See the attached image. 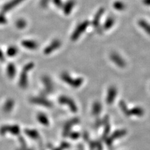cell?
Masks as SVG:
<instances>
[{"label":"cell","mask_w":150,"mask_h":150,"mask_svg":"<svg viewBox=\"0 0 150 150\" xmlns=\"http://www.w3.org/2000/svg\"><path fill=\"white\" fill-rule=\"evenodd\" d=\"M74 5V2L73 1H69L68 3H66L63 8L64 13L66 14V15H68V14L71 13Z\"/></svg>","instance_id":"4fadbf2b"},{"label":"cell","mask_w":150,"mask_h":150,"mask_svg":"<svg viewBox=\"0 0 150 150\" xmlns=\"http://www.w3.org/2000/svg\"><path fill=\"white\" fill-rule=\"evenodd\" d=\"M6 18L4 15H0V24H4L6 23Z\"/></svg>","instance_id":"d6986e66"},{"label":"cell","mask_w":150,"mask_h":150,"mask_svg":"<svg viewBox=\"0 0 150 150\" xmlns=\"http://www.w3.org/2000/svg\"><path fill=\"white\" fill-rule=\"evenodd\" d=\"M144 2L145 4L150 5V0H144Z\"/></svg>","instance_id":"cb8c5ba5"},{"label":"cell","mask_w":150,"mask_h":150,"mask_svg":"<svg viewBox=\"0 0 150 150\" xmlns=\"http://www.w3.org/2000/svg\"><path fill=\"white\" fill-rule=\"evenodd\" d=\"M49 0H41V5L43 7H46L47 6V4L48 3Z\"/></svg>","instance_id":"44dd1931"},{"label":"cell","mask_w":150,"mask_h":150,"mask_svg":"<svg viewBox=\"0 0 150 150\" xmlns=\"http://www.w3.org/2000/svg\"><path fill=\"white\" fill-rule=\"evenodd\" d=\"M7 74L8 76L13 78L14 76H15L16 74V68L15 67V65L12 63H9L7 67Z\"/></svg>","instance_id":"7c38bea8"},{"label":"cell","mask_w":150,"mask_h":150,"mask_svg":"<svg viewBox=\"0 0 150 150\" xmlns=\"http://www.w3.org/2000/svg\"><path fill=\"white\" fill-rule=\"evenodd\" d=\"M37 119L41 124L43 125L44 126H48L50 123L48 117L43 113H39L38 115Z\"/></svg>","instance_id":"30bf717a"},{"label":"cell","mask_w":150,"mask_h":150,"mask_svg":"<svg viewBox=\"0 0 150 150\" xmlns=\"http://www.w3.org/2000/svg\"><path fill=\"white\" fill-rule=\"evenodd\" d=\"M34 64L33 63H30L25 65L24 68L23 69V71L21 73L20 77V81H19V84L20 86L22 88H26L28 85V76L27 73L28 72L30 71V70L33 68Z\"/></svg>","instance_id":"6da1fadb"},{"label":"cell","mask_w":150,"mask_h":150,"mask_svg":"<svg viewBox=\"0 0 150 150\" xmlns=\"http://www.w3.org/2000/svg\"><path fill=\"white\" fill-rule=\"evenodd\" d=\"M31 102L35 104L40 105L41 106H43L45 107H51L53 106V104L48 101L47 99L43 97H34L32 98L31 99Z\"/></svg>","instance_id":"277c9868"},{"label":"cell","mask_w":150,"mask_h":150,"mask_svg":"<svg viewBox=\"0 0 150 150\" xmlns=\"http://www.w3.org/2000/svg\"><path fill=\"white\" fill-rule=\"evenodd\" d=\"M0 133L1 134L6 133H11L13 134L17 135L20 133V128L18 126H4L0 129Z\"/></svg>","instance_id":"3957f363"},{"label":"cell","mask_w":150,"mask_h":150,"mask_svg":"<svg viewBox=\"0 0 150 150\" xmlns=\"http://www.w3.org/2000/svg\"><path fill=\"white\" fill-rule=\"evenodd\" d=\"M61 76H62V79L64 82L67 83L68 84H70V85L73 87H78L79 86H80L82 81L81 79H73L71 76H69V74H68L66 73H63Z\"/></svg>","instance_id":"7a4b0ae2"},{"label":"cell","mask_w":150,"mask_h":150,"mask_svg":"<svg viewBox=\"0 0 150 150\" xmlns=\"http://www.w3.org/2000/svg\"><path fill=\"white\" fill-rule=\"evenodd\" d=\"M26 134L33 139H37L39 137V133L36 130L34 129H26L25 131Z\"/></svg>","instance_id":"5bb4252c"},{"label":"cell","mask_w":150,"mask_h":150,"mask_svg":"<svg viewBox=\"0 0 150 150\" xmlns=\"http://www.w3.org/2000/svg\"><path fill=\"white\" fill-rule=\"evenodd\" d=\"M26 150H31V149H26Z\"/></svg>","instance_id":"d4e9b609"},{"label":"cell","mask_w":150,"mask_h":150,"mask_svg":"<svg viewBox=\"0 0 150 150\" xmlns=\"http://www.w3.org/2000/svg\"><path fill=\"white\" fill-rule=\"evenodd\" d=\"M88 23L87 21L83 22V23H81V25H79L75 31H74V33H73L71 39L73 41H75L76 39L78 38V37L80 36V35L85 30V29L86 28V27L88 26Z\"/></svg>","instance_id":"5b68a950"},{"label":"cell","mask_w":150,"mask_h":150,"mask_svg":"<svg viewBox=\"0 0 150 150\" xmlns=\"http://www.w3.org/2000/svg\"><path fill=\"white\" fill-rule=\"evenodd\" d=\"M18 53V49L15 46H10L7 50V54L8 56H14Z\"/></svg>","instance_id":"2e32d148"},{"label":"cell","mask_w":150,"mask_h":150,"mask_svg":"<svg viewBox=\"0 0 150 150\" xmlns=\"http://www.w3.org/2000/svg\"><path fill=\"white\" fill-rule=\"evenodd\" d=\"M13 106H14V101L11 100H9L5 103V104H4L3 110L5 112H8L11 111Z\"/></svg>","instance_id":"9a60e30c"},{"label":"cell","mask_w":150,"mask_h":150,"mask_svg":"<svg viewBox=\"0 0 150 150\" xmlns=\"http://www.w3.org/2000/svg\"><path fill=\"white\" fill-rule=\"evenodd\" d=\"M115 7L116 9H123L124 8V6H123V4H122L121 3H115Z\"/></svg>","instance_id":"ffe728a7"},{"label":"cell","mask_w":150,"mask_h":150,"mask_svg":"<svg viewBox=\"0 0 150 150\" xmlns=\"http://www.w3.org/2000/svg\"><path fill=\"white\" fill-rule=\"evenodd\" d=\"M4 59V54H3L2 51L0 50V61H3Z\"/></svg>","instance_id":"603a6c76"},{"label":"cell","mask_w":150,"mask_h":150,"mask_svg":"<svg viewBox=\"0 0 150 150\" xmlns=\"http://www.w3.org/2000/svg\"><path fill=\"white\" fill-rule=\"evenodd\" d=\"M139 24L141 26H142V27L143 28V29H144L146 32H148V33L150 34V25L148 24V23H147L146 22H144L143 21H140Z\"/></svg>","instance_id":"ac0fdd59"},{"label":"cell","mask_w":150,"mask_h":150,"mask_svg":"<svg viewBox=\"0 0 150 150\" xmlns=\"http://www.w3.org/2000/svg\"><path fill=\"white\" fill-rule=\"evenodd\" d=\"M43 82L45 84V86L46 89V91L48 92H51L53 91V84L51 83V81L50 79L48 77H44L43 79Z\"/></svg>","instance_id":"8fae6325"},{"label":"cell","mask_w":150,"mask_h":150,"mask_svg":"<svg viewBox=\"0 0 150 150\" xmlns=\"http://www.w3.org/2000/svg\"><path fill=\"white\" fill-rule=\"evenodd\" d=\"M61 46V42L58 40H53L49 46H48L44 50V53L46 54H48L50 53H51L56 50V49H58L59 47Z\"/></svg>","instance_id":"52a82bcc"},{"label":"cell","mask_w":150,"mask_h":150,"mask_svg":"<svg viewBox=\"0 0 150 150\" xmlns=\"http://www.w3.org/2000/svg\"><path fill=\"white\" fill-rule=\"evenodd\" d=\"M22 45L25 48L30 50H35L38 48V44L36 42L31 40H24L22 41Z\"/></svg>","instance_id":"9c48e42d"},{"label":"cell","mask_w":150,"mask_h":150,"mask_svg":"<svg viewBox=\"0 0 150 150\" xmlns=\"http://www.w3.org/2000/svg\"><path fill=\"white\" fill-rule=\"evenodd\" d=\"M53 1H54V3L57 6H58V7L62 6V1H61V0H53Z\"/></svg>","instance_id":"7402d4cb"},{"label":"cell","mask_w":150,"mask_h":150,"mask_svg":"<svg viewBox=\"0 0 150 150\" xmlns=\"http://www.w3.org/2000/svg\"><path fill=\"white\" fill-rule=\"evenodd\" d=\"M16 26L19 29H23L26 27V21L23 20V19H21V20H18L16 23Z\"/></svg>","instance_id":"e0dca14e"},{"label":"cell","mask_w":150,"mask_h":150,"mask_svg":"<svg viewBox=\"0 0 150 150\" xmlns=\"http://www.w3.org/2000/svg\"><path fill=\"white\" fill-rule=\"evenodd\" d=\"M24 0H12L11 1H9L6 4H4L3 7V11L4 13L9 11L11 9L16 6L18 4L23 2Z\"/></svg>","instance_id":"ba28073f"},{"label":"cell","mask_w":150,"mask_h":150,"mask_svg":"<svg viewBox=\"0 0 150 150\" xmlns=\"http://www.w3.org/2000/svg\"><path fill=\"white\" fill-rule=\"evenodd\" d=\"M58 101L61 104L68 105V106L70 108H71V110L73 111H76V106L75 105L74 103L72 101V100L69 99L68 97L62 96L59 98Z\"/></svg>","instance_id":"8992f818"}]
</instances>
